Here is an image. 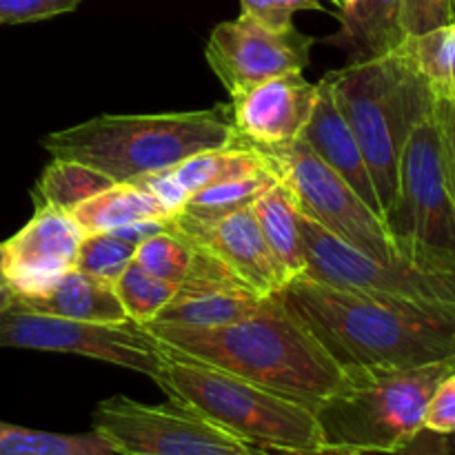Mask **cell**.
Instances as JSON below:
<instances>
[{
	"label": "cell",
	"instance_id": "1",
	"mask_svg": "<svg viewBox=\"0 0 455 455\" xmlns=\"http://www.w3.org/2000/svg\"><path fill=\"white\" fill-rule=\"evenodd\" d=\"M164 349L315 409L347 382V373L284 302L262 298L244 318L220 327L140 324Z\"/></svg>",
	"mask_w": 455,
	"mask_h": 455
},
{
	"label": "cell",
	"instance_id": "2",
	"mask_svg": "<svg viewBox=\"0 0 455 455\" xmlns=\"http://www.w3.org/2000/svg\"><path fill=\"white\" fill-rule=\"evenodd\" d=\"M283 298L345 371L413 369L455 358V314L385 300L309 278Z\"/></svg>",
	"mask_w": 455,
	"mask_h": 455
},
{
	"label": "cell",
	"instance_id": "3",
	"mask_svg": "<svg viewBox=\"0 0 455 455\" xmlns=\"http://www.w3.org/2000/svg\"><path fill=\"white\" fill-rule=\"evenodd\" d=\"M238 142L227 105L176 114H105L43 138V147L53 158L89 164L116 185L172 169L200 151Z\"/></svg>",
	"mask_w": 455,
	"mask_h": 455
},
{
	"label": "cell",
	"instance_id": "4",
	"mask_svg": "<svg viewBox=\"0 0 455 455\" xmlns=\"http://www.w3.org/2000/svg\"><path fill=\"white\" fill-rule=\"evenodd\" d=\"M324 80L363 149L385 222L398 191L403 147L413 124L434 109V93L403 44L385 56L347 62Z\"/></svg>",
	"mask_w": 455,
	"mask_h": 455
},
{
	"label": "cell",
	"instance_id": "5",
	"mask_svg": "<svg viewBox=\"0 0 455 455\" xmlns=\"http://www.w3.org/2000/svg\"><path fill=\"white\" fill-rule=\"evenodd\" d=\"M160 345V342H158ZM163 349L151 380L180 407L191 409L235 438L284 455H324L314 409L291 398Z\"/></svg>",
	"mask_w": 455,
	"mask_h": 455
},
{
	"label": "cell",
	"instance_id": "6",
	"mask_svg": "<svg viewBox=\"0 0 455 455\" xmlns=\"http://www.w3.org/2000/svg\"><path fill=\"white\" fill-rule=\"evenodd\" d=\"M451 371L455 358L413 369L345 371V385L314 409L324 455L403 449L425 429L427 404Z\"/></svg>",
	"mask_w": 455,
	"mask_h": 455
},
{
	"label": "cell",
	"instance_id": "7",
	"mask_svg": "<svg viewBox=\"0 0 455 455\" xmlns=\"http://www.w3.org/2000/svg\"><path fill=\"white\" fill-rule=\"evenodd\" d=\"M385 227L400 258L425 271L455 275V204L444 180L434 109L413 124L404 142Z\"/></svg>",
	"mask_w": 455,
	"mask_h": 455
},
{
	"label": "cell",
	"instance_id": "8",
	"mask_svg": "<svg viewBox=\"0 0 455 455\" xmlns=\"http://www.w3.org/2000/svg\"><path fill=\"white\" fill-rule=\"evenodd\" d=\"M253 149L278 180L287 182L300 213L367 256L378 260L400 258L382 218L302 138Z\"/></svg>",
	"mask_w": 455,
	"mask_h": 455
},
{
	"label": "cell",
	"instance_id": "9",
	"mask_svg": "<svg viewBox=\"0 0 455 455\" xmlns=\"http://www.w3.org/2000/svg\"><path fill=\"white\" fill-rule=\"evenodd\" d=\"M92 431L118 455H284L253 447L191 409L114 395L96 404Z\"/></svg>",
	"mask_w": 455,
	"mask_h": 455
},
{
	"label": "cell",
	"instance_id": "10",
	"mask_svg": "<svg viewBox=\"0 0 455 455\" xmlns=\"http://www.w3.org/2000/svg\"><path fill=\"white\" fill-rule=\"evenodd\" d=\"M300 231L309 278L385 300L455 314V275L434 274L404 258L378 260L342 243L300 213Z\"/></svg>",
	"mask_w": 455,
	"mask_h": 455
},
{
	"label": "cell",
	"instance_id": "11",
	"mask_svg": "<svg viewBox=\"0 0 455 455\" xmlns=\"http://www.w3.org/2000/svg\"><path fill=\"white\" fill-rule=\"evenodd\" d=\"M0 349L76 354L154 378L163 364L158 340L140 324L83 323L38 314L12 302L0 314Z\"/></svg>",
	"mask_w": 455,
	"mask_h": 455
},
{
	"label": "cell",
	"instance_id": "12",
	"mask_svg": "<svg viewBox=\"0 0 455 455\" xmlns=\"http://www.w3.org/2000/svg\"><path fill=\"white\" fill-rule=\"evenodd\" d=\"M314 43L315 38L293 25L274 29L240 13V18L220 22L212 31L204 56L229 96H234L275 76L302 74L309 65Z\"/></svg>",
	"mask_w": 455,
	"mask_h": 455
},
{
	"label": "cell",
	"instance_id": "13",
	"mask_svg": "<svg viewBox=\"0 0 455 455\" xmlns=\"http://www.w3.org/2000/svg\"><path fill=\"white\" fill-rule=\"evenodd\" d=\"M172 227L196 249L220 262L235 283L258 298L274 296L287 287V278L275 262L251 207L213 218L176 213L172 216Z\"/></svg>",
	"mask_w": 455,
	"mask_h": 455
},
{
	"label": "cell",
	"instance_id": "14",
	"mask_svg": "<svg viewBox=\"0 0 455 455\" xmlns=\"http://www.w3.org/2000/svg\"><path fill=\"white\" fill-rule=\"evenodd\" d=\"M83 238L71 213L47 204L36 207L31 220L3 243L0 274L13 298L38 296L74 269Z\"/></svg>",
	"mask_w": 455,
	"mask_h": 455
},
{
	"label": "cell",
	"instance_id": "15",
	"mask_svg": "<svg viewBox=\"0 0 455 455\" xmlns=\"http://www.w3.org/2000/svg\"><path fill=\"white\" fill-rule=\"evenodd\" d=\"M318 83L302 74L262 80L231 96V123L251 147H280L300 138L314 111Z\"/></svg>",
	"mask_w": 455,
	"mask_h": 455
},
{
	"label": "cell",
	"instance_id": "16",
	"mask_svg": "<svg viewBox=\"0 0 455 455\" xmlns=\"http://www.w3.org/2000/svg\"><path fill=\"white\" fill-rule=\"evenodd\" d=\"M300 138L382 218L376 187H373L371 173L364 163L363 149H360L349 123L338 109L329 83L324 78L318 83L314 111H311L309 123L302 129Z\"/></svg>",
	"mask_w": 455,
	"mask_h": 455
},
{
	"label": "cell",
	"instance_id": "17",
	"mask_svg": "<svg viewBox=\"0 0 455 455\" xmlns=\"http://www.w3.org/2000/svg\"><path fill=\"white\" fill-rule=\"evenodd\" d=\"M262 164H265V158L251 145L240 140L238 145L225 147V149L200 151L164 172L147 173V176L133 180V185L154 196L169 216H176L196 191L227 176L253 172Z\"/></svg>",
	"mask_w": 455,
	"mask_h": 455
},
{
	"label": "cell",
	"instance_id": "18",
	"mask_svg": "<svg viewBox=\"0 0 455 455\" xmlns=\"http://www.w3.org/2000/svg\"><path fill=\"white\" fill-rule=\"evenodd\" d=\"M13 300L25 309L56 315V318L102 324L127 323L129 320L116 296L114 283L83 274L76 267L67 271L62 278H58L47 291L31 298H13Z\"/></svg>",
	"mask_w": 455,
	"mask_h": 455
},
{
	"label": "cell",
	"instance_id": "19",
	"mask_svg": "<svg viewBox=\"0 0 455 455\" xmlns=\"http://www.w3.org/2000/svg\"><path fill=\"white\" fill-rule=\"evenodd\" d=\"M404 0H351L342 9L340 34L333 38L349 53V62L369 60L395 52L404 43Z\"/></svg>",
	"mask_w": 455,
	"mask_h": 455
},
{
	"label": "cell",
	"instance_id": "20",
	"mask_svg": "<svg viewBox=\"0 0 455 455\" xmlns=\"http://www.w3.org/2000/svg\"><path fill=\"white\" fill-rule=\"evenodd\" d=\"M258 227L283 269L287 284L307 271L305 240L300 231V209L287 182L275 180L251 204Z\"/></svg>",
	"mask_w": 455,
	"mask_h": 455
},
{
	"label": "cell",
	"instance_id": "21",
	"mask_svg": "<svg viewBox=\"0 0 455 455\" xmlns=\"http://www.w3.org/2000/svg\"><path fill=\"white\" fill-rule=\"evenodd\" d=\"M83 234H100L149 218H172L163 204L133 182H118L71 212Z\"/></svg>",
	"mask_w": 455,
	"mask_h": 455
},
{
	"label": "cell",
	"instance_id": "22",
	"mask_svg": "<svg viewBox=\"0 0 455 455\" xmlns=\"http://www.w3.org/2000/svg\"><path fill=\"white\" fill-rule=\"evenodd\" d=\"M116 185L109 176L76 160L53 158L38 178L34 189L36 207H56L71 213L92 196Z\"/></svg>",
	"mask_w": 455,
	"mask_h": 455
},
{
	"label": "cell",
	"instance_id": "23",
	"mask_svg": "<svg viewBox=\"0 0 455 455\" xmlns=\"http://www.w3.org/2000/svg\"><path fill=\"white\" fill-rule=\"evenodd\" d=\"M275 180L278 178H275V173L271 172L265 160V164L253 169V172L227 176L222 180L212 182L204 189L196 191L178 213H189V216L196 218H213L251 207Z\"/></svg>",
	"mask_w": 455,
	"mask_h": 455
},
{
	"label": "cell",
	"instance_id": "24",
	"mask_svg": "<svg viewBox=\"0 0 455 455\" xmlns=\"http://www.w3.org/2000/svg\"><path fill=\"white\" fill-rule=\"evenodd\" d=\"M0 455H118L105 438L89 434H52L0 422Z\"/></svg>",
	"mask_w": 455,
	"mask_h": 455
},
{
	"label": "cell",
	"instance_id": "25",
	"mask_svg": "<svg viewBox=\"0 0 455 455\" xmlns=\"http://www.w3.org/2000/svg\"><path fill=\"white\" fill-rule=\"evenodd\" d=\"M114 289L127 318L136 324H147L173 300L180 287L154 278L136 260H132L116 278Z\"/></svg>",
	"mask_w": 455,
	"mask_h": 455
},
{
	"label": "cell",
	"instance_id": "26",
	"mask_svg": "<svg viewBox=\"0 0 455 455\" xmlns=\"http://www.w3.org/2000/svg\"><path fill=\"white\" fill-rule=\"evenodd\" d=\"M403 49L411 58L435 98L453 100V65H451V25L438 27L420 36H407Z\"/></svg>",
	"mask_w": 455,
	"mask_h": 455
},
{
	"label": "cell",
	"instance_id": "27",
	"mask_svg": "<svg viewBox=\"0 0 455 455\" xmlns=\"http://www.w3.org/2000/svg\"><path fill=\"white\" fill-rule=\"evenodd\" d=\"M133 260L147 274L154 275V278L164 280V283H173L180 287L187 280V275L191 274V269H194L196 247L185 235L178 234L172 227V222H169L167 229L151 235L142 244H138Z\"/></svg>",
	"mask_w": 455,
	"mask_h": 455
},
{
	"label": "cell",
	"instance_id": "28",
	"mask_svg": "<svg viewBox=\"0 0 455 455\" xmlns=\"http://www.w3.org/2000/svg\"><path fill=\"white\" fill-rule=\"evenodd\" d=\"M136 249L138 247L124 243L118 235L107 234V231L84 234L78 247V256H76V269L93 275V278L116 283L124 267L136 258Z\"/></svg>",
	"mask_w": 455,
	"mask_h": 455
},
{
	"label": "cell",
	"instance_id": "29",
	"mask_svg": "<svg viewBox=\"0 0 455 455\" xmlns=\"http://www.w3.org/2000/svg\"><path fill=\"white\" fill-rule=\"evenodd\" d=\"M455 12L451 0H404L403 29L404 36H420L438 27L451 25Z\"/></svg>",
	"mask_w": 455,
	"mask_h": 455
},
{
	"label": "cell",
	"instance_id": "30",
	"mask_svg": "<svg viewBox=\"0 0 455 455\" xmlns=\"http://www.w3.org/2000/svg\"><path fill=\"white\" fill-rule=\"evenodd\" d=\"M80 0H0V25H25L76 12Z\"/></svg>",
	"mask_w": 455,
	"mask_h": 455
},
{
	"label": "cell",
	"instance_id": "31",
	"mask_svg": "<svg viewBox=\"0 0 455 455\" xmlns=\"http://www.w3.org/2000/svg\"><path fill=\"white\" fill-rule=\"evenodd\" d=\"M434 118L435 129H438L444 180L455 204V100L434 96Z\"/></svg>",
	"mask_w": 455,
	"mask_h": 455
},
{
	"label": "cell",
	"instance_id": "32",
	"mask_svg": "<svg viewBox=\"0 0 455 455\" xmlns=\"http://www.w3.org/2000/svg\"><path fill=\"white\" fill-rule=\"evenodd\" d=\"M240 4H243V13L274 29L291 27L293 13L302 9H320V0H240Z\"/></svg>",
	"mask_w": 455,
	"mask_h": 455
},
{
	"label": "cell",
	"instance_id": "33",
	"mask_svg": "<svg viewBox=\"0 0 455 455\" xmlns=\"http://www.w3.org/2000/svg\"><path fill=\"white\" fill-rule=\"evenodd\" d=\"M425 429L440 435L455 434V371L443 378L427 404Z\"/></svg>",
	"mask_w": 455,
	"mask_h": 455
},
{
	"label": "cell",
	"instance_id": "34",
	"mask_svg": "<svg viewBox=\"0 0 455 455\" xmlns=\"http://www.w3.org/2000/svg\"><path fill=\"white\" fill-rule=\"evenodd\" d=\"M169 222H172V218H149V220L132 222V225L120 227V229H114V231H107V234L118 235V238H123L124 243L138 247V244H142L145 240H149L151 235H156V234H160V231L167 229Z\"/></svg>",
	"mask_w": 455,
	"mask_h": 455
},
{
	"label": "cell",
	"instance_id": "35",
	"mask_svg": "<svg viewBox=\"0 0 455 455\" xmlns=\"http://www.w3.org/2000/svg\"><path fill=\"white\" fill-rule=\"evenodd\" d=\"M391 455H449L447 444H444V435L434 434L429 429H422L416 438L403 449H398Z\"/></svg>",
	"mask_w": 455,
	"mask_h": 455
},
{
	"label": "cell",
	"instance_id": "36",
	"mask_svg": "<svg viewBox=\"0 0 455 455\" xmlns=\"http://www.w3.org/2000/svg\"><path fill=\"white\" fill-rule=\"evenodd\" d=\"M13 302V291L9 289V284L4 283L3 274H0V314H3L4 309H9Z\"/></svg>",
	"mask_w": 455,
	"mask_h": 455
},
{
	"label": "cell",
	"instance_id": "37",
	"mask_svg": "<svg viewBox=\"0 0 455 455\" xmlns=\"http://www.w3.org/2000/svg\"><path fill=\"white\" fill-rule=\"evenodd\" d=\"M451 65H453V100H455V20L451 22Z\"/></svg>",
	"mask_w": 455,
	"mask_h": 455
},
{
	"label": "cell",
	"instance_id": "38",
	"mask_svg": "<svg viewBox=\"0 0 455 455\" xmlns=\"http://www.w3.org/2000/svg\"><path fill=\"white\" fill-rule=\"evenodd\" d=\"M444 444H447V451H449V455H455V434H451V435H444Z\"/></svg>",
	"mask_w": 455,
	"mask_h": 455
},
{
	"label": "cell",
	"instance_id": "39",
	"mask_svg": "<svg viewBox=\"0 0 455 455\" xmlns=\"http://www.w3.org/2000/svg\"><path fill=\"white\" fill-rule=\"evenodd\" d=\"M333 3H336L340 9H345V7H349L351 0H333Z\"/></svg>",
	"mask_w": 455,
	"mask_h": 455
},
{
	"label": "cell",
	"instance_id": "40",
	"mask_svg": "<svg viewBox=\"0 0 455 455\" xmlns=\"http://www.w3.org/2000/svg\"><path fill=\"white\" fill-rule=\"evenodd\" d=\"M329 455H360V453H329Z\"/></svg>",
	"mask_w": 455,
	"mask_h": 455
},
{
	"label": "cell",
	"instance_id": "41",
	"mask_svg": "<svg viewBox=\"0 0 455 455\" xmlns=\"http://www.w3.org/2000/svg\"><path fill=\"white\" fill-rule=\"evenodd\" d=\"M0 258H3V243H0Z\"/></svg>",
	"mask_w": 455,
	"mask_h": 455
},
{
	"label": "cell",
	"instance_id": "42",
	"mask_svg": "<svg viewBox=\"0 0 455 455\" xmlns=\"http://www.w3.org/2000/svg\"><path fill=\"white\" fill-rule=\"evenodd\" d=\"M451 4H453V12H455V0H451Z\"/></svg>",
	"mask_w": 455,
	"mask_h": 455
}]
</instances>
